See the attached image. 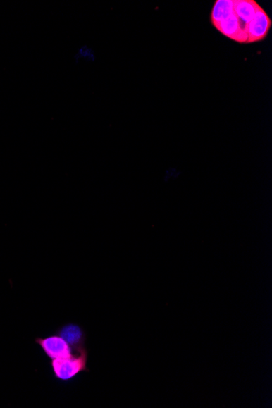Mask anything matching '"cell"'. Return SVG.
I'll list each match as a JSON object with an SVG mask.
<instances>
[{
  "mask_svg": "<svg viewBox=\"0 0 272 408\" xmlns=\"http://www.w3.org/2000/svg\"><path fill=\"white\" fill-rule=\"evenodd\" d=\"M95 58L93 51L87 46L83 45L78 48L75 54V60L78 62L81 60L93 61Z\"/></svg>",
  "mask_w": 272,
  "mask_h": 408,
  "instance_id": "52a82bcc",
  "label": "cell"
},
{
  "mask_svg": "<svg viewBox=\"0 0 272 408\" xmlns=\"http://www.w3.org/2000/svg\"><path fill=\"white\" fill-rule=\"evenodd\" d=\"M55 334L64 339L75 352L86 349V333L76 323H66L56 329Z\"/></svg>",
  "mask_w": 272,
  "mask_h": 408,
  "instance_id": "277c9868",
  "label": "cell"
},
{
  "mask_svg": "<svg viewBox=\"0 0 272 408\" xmlns=\"http://www.w3.org/2000/svg\"><path fill=\"white\" fill-rule=\"evenodd\" d=\"M35 342L50 359L69 358L78 353L75 352L70 345L56 334L44 338H36Z\"/></svg>",
  "mask_w": 272,
  "mask_h": 408,
  "instance_id": "7a4b0ae2",
  "label": "cell"
},
{
  "mask_svg": "<svg viewBox=\"0 0 272 408\" xmlns=\"http://www.w3.org/2000/svg\"><path fill=\"white\" fill-rule=\"evenodd\" d=\"M87 359V349L69 358L51 359L50 365L54 378L61 383H69L82 371H88Z\"/></svg>",
  "mask_w": 272,
  "mask_h": 408,
  "instance_id": "6da1fadb",
  "label": "cell"
},
{
  "mask_svg": "<svg viewBox=\"0 0 272 408\" xmlns=\"http://www.w3.org/2000/svg\"><path fill=\"white\" fill-rule=\"evenodd\" d=\"M234 13L233 0H217L214 4L211 15L212 25L216 26L223 20L226 19Z\"/></svg>",
  "mask_w": 272,
  "mask_h": 408,
  "instance_id": "8992f818",
  "label": "cell"
},
{
  "mask_svg": "<svg viewBox=\"0 0 272 408\" xmlns=\"http://www.w3.org/2000/svg\"><path fill=\"white\" fill-rule=\"evenodd\" d=\"M271 25L272 22L269 16L260 6L256 11L254 18L247 25V44L265 39L269 33Z\"/></svg>",
  "mask_w": 272,
  "mask_h": 408,
  "instance_id": "3957f363",
  "label": "cell"
},
{
  "mask_svg": "<svg viewBox=\"0 0 272 408\" xmlns=\"http://www.w3.org/2000/svg\"><path fill=\"white\" fill-rule=\"evenodd\" d=\"M234 13L244 25H247L254 17L260 5L254 0H234Z\"/></svg>",
  "mask_w": 272,
  "mask_h": 408,
  "instance_id": "5b68a950",
  "label": "cell"
}]
</instances>
